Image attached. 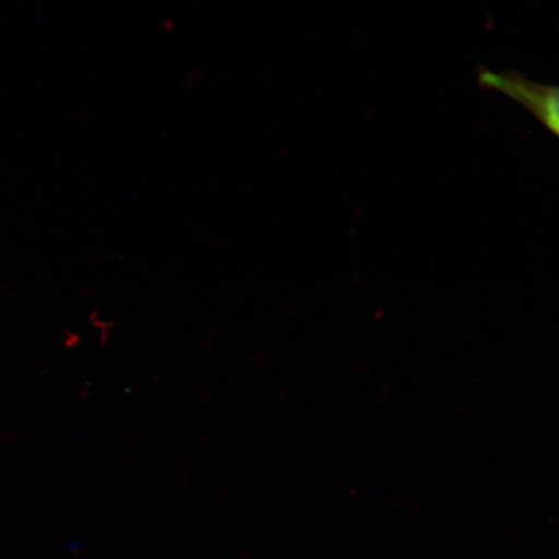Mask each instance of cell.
<instances>
[{
  "mask_svg": "<svg viewBox=\"0 0 559 559\" xmlns=\"http://www.w3.org/2000/svg\"><path fill=\"white\" fill-rule=\"evenodd\" d=\"M479 85L509 97L559 139V86L544 85L520 72L480 70Z\"/></svg>",
  "mask_w": 559,
  "mask_h": 559,
  "instance_id": "1",
  "label": "cell"
}]
</instances>
